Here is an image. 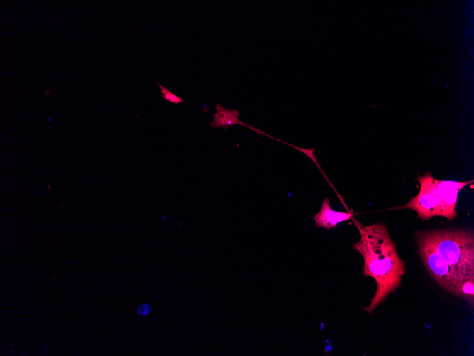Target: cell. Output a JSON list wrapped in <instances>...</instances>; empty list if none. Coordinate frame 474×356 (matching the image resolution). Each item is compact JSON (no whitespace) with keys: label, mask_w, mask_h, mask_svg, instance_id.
<instances>
[{"label":"cell","mask_w":474,"mask_h":356,"mask_svg":"<svg viewBox=\"0 0 474 356\" xmlns=\"http://www.w3.org/2000/svg\"><path fill=\"white\" fill-rule=\"evenodd\" d=\"M351 219L360 237L351 248L363 258V276L373 278L377 284L370 303L364 307V310L371 314L389 294L400 286L406 266L397 254L385 224L365 225L353 217Z\"/></svg>","instance_id":"6da1fadb"},{"label":"cell","mask_w":474,"mask_h":356,"mask_svg":"<svg viewBox=\"0 0 474 356\" xmlns=\"http://www.w3.org/2000/svg\"><path fill=\"white\" fill-rule=\"evenodd\" d=\"M417 179L420 184L419 193L398 208L411 209L422 220L436 216L454 220L458 216L456 207L459 192L473 183V180H439L434 178L430 172L419 176Z\"/></svg>","instance_id":"7a4b0ae2"},{"label":"cell","mask_w":474,"mask_h":356,"mask_svg":"<svg viewBox=\"0 0 474 356\" xmlns=\"http://www.w3.org/2000/svg\"><path fill=\"white\" fill-rule=\"evenodd\" d=\"M419 232L464 280H474V234L472 230L443 229Z\"/></svg>","instance_id":"3957f363"},{"label":"cell","mask_w":474,"mask_h":356,"mask_svg":"<svg viewBox=\"0 0 474 356\" xmlns=\"http://www.w3.org/2000/svg\"><path fill=\"white\" fill-rule=\"evenodd\" d=\"M414 235L420 259L431 278L445 291L462 298L461 286L466 281L441 257L419 231H415Z\"/></svg>","instance_id":"277c9868"},{"label":"cell","mask_w":474,"mask_h":356,"mask_svg":"<svg viewBox=\"0 0 474 356\" xmlns=\"http://www.w3.org/2000/svg\"><path fill=\"white\" fill-rule=\"evenodd\" d=\"M239 116L240 114L237 109H228L225 108L223 105L217 103L216 110L214 114V119L210 124V126L214 129H227L228 127H232L234 125H241L252 129L259 134L266 136L277 141L279 140V139L270 136L259 129H255L250 125L243 123L239 119Z\"/></svg>","instance_id":"5b68a950"},{"label":"cell","mask_w":474,"mask_h":356,"mask_svg":"<svg viewBox=\"0 0 474 356\" xmlns=\"http://www.w3.org/2000/svg\"><path fill=\"white\" fill-rule=\"evenodd\" d=\"M352 217V212L334 210L330 205L329 198L326 197L321 203L320 210L313 217V219L317 227L330 230Z\"/></svg>","instance_id":"8992f818"},{"label":"cell","mask_w":474,"mask_h":356,"mask_svg":"<svg viewBox=\"0 0 474 356\" xmlns=\"http://www.w3.org/2000/svg\"><path fill=\"white\" fill-rule=\"evenodd\" d=\"M157 84L160 88L161 96L165 100L175 104L183 103L184 100L182 97L170 92L167 88L161 85L158 82Z\"/></svg>","instance_id":"52a82bcc"},{"label":"cell","mask_w":474,"mask_h":356,"mask_svg":"<svg viewBox=\"0 0 474 356\" xmlns=\"http://www.w3.org/2000/svg\"><path fill=\"white\" fill-rule=\"evenodd\" d=\"M152 310V307L149 303H140L136 310V315L141 317H146L150 314Z\"/></svg>","instance_id":"ba28073f"}]
</instances>
